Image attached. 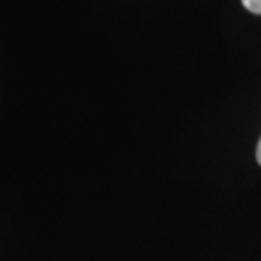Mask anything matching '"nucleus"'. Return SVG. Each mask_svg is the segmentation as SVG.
<instances>
[{
	"mask_svg": "<svg viewBox=\"0 0 261 261\" xmlns=\"http://www.w3.org/2000/svg\"><path fill=\"white\" fill-rule=\"evenodd\" d=\"M244 9L249 10L251 14L261 15V0H241Z\"/></svg>",
	"mask_w": 261,
	"mask_h": 261,
	"instance_id": "f257e3e1",
	"label": "nucleus"
},
{
	"mask_svg": "<svg viewBox=\"0 0 261 261\" xmlns=\"http://www.w3.org/2000/svg\"><path fill=\"white\" fill-rule=\"evenodd\" d=\"M256 160H258V164L261 165V138H259L258 147H256Z\"/></svg>",
	"mask_w": 261,
	"mask_h": 261,
	"instance_id": "f03ea898",
	"label": "nucleus"
}]
</instances>
